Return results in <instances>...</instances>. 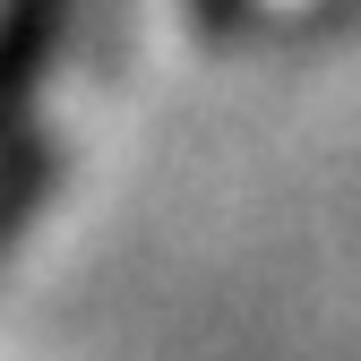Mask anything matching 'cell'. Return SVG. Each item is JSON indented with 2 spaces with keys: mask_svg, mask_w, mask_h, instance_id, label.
Instances as JSON below:
<instances>
[{
  "mask_svg": "<svg viewBox=\"0 0 361 361\" xmlns=\"http://www.w3.org/2000/svg\"><path fill=\"white\" fill-rule=\"evenodd\" d=\"M61 26H69V0H0V138L26 129V104L61 52Z\"/></svg>",
  "mask_w": 361,
  "mask_h": 361,
  "instance_id": "6da1fadb",
  "label": "cell"
},
{
  "mask_svg": "<svg viewBox=\"0 0 361 361\" xmlns=\"http://www.w3.org/2000/svg\"><path fill=\"white\" fill-rule=\"evenodd\" d=\"M43 180H52V155L35 147V129H18V138H0V250L18 241V224L35 215Z\"/></svg>",
  "mask_w": 361,
  "mask_h": 361,
  "instance_id": "7a4b0ae2",
  "label": "cell"
}]
</instances>
